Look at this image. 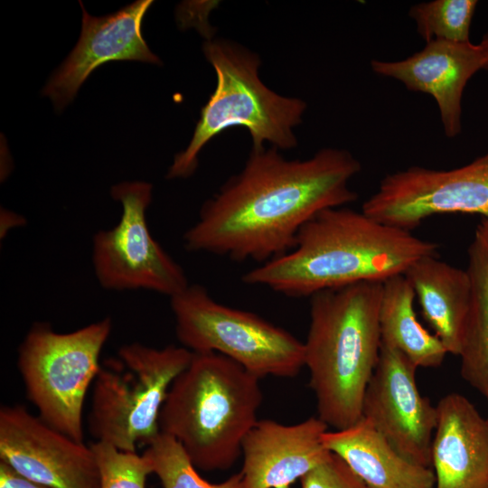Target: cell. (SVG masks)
Masks as SVG:
<instances>
[{"mask_svg":"<svg viewBox=\"0 0 488 488\" xmlns=\"http://www.w3.org/2000/svg\"><path fill=\"white\" fill-rule=\"evenodd\" d=\"M361 170L341 148H322L305 160L286 159L274 146L251 148L243 169L202 204L183 245L236 261L281 257L318 213L357 200L349 183Z\"/></svg>","mask_w":488,"mask_h":488,"instance_id":"1","label":"cell"},{"mask_svg":"<svg viewBox=\"0 0 488 488\" xmlns=\"http://www.w3.org/2000/svg\"><path fill=\"white\" fill-rule=\"evenodd\" d=\"M438 245L349 208L324 210L299 231L295 248L248 271L242 281L291 297L404 275Z\"/></svg>","mask_w":488,"mask_h":488,"instance_id":"2","label":"cell"},{"mask_svg":"<svg viewBox=\"0 0 488 488\" xmlns=\"http://www.w3.org/2000/svg\"><path fill=\"white\" fill-rule=\"evenodd\" d=\"M382 287L383 282L364 281L310 296L305 366L318 418L336 430L362 417L365 390L381 345Z\"/></svg>","mask_w":488,"mask_h":488,"instance_id":"3","label":"cell"},{"mask_svg":"<svg viewBox=\"0 0 488 488\" xmlns=\"http://www.w3.org/2000/svg\"><path fill=\"white\" fill-rule=\"evenodd\" d=\"M259 378L215 352H192L172 383L159 416L160 431L180 443L193 465L226 471L241 455L258 420Z\"/></svg>","mask_w":488,"mask_h":488,"instance_id":"4","label":"cell"},{"mask_svg":"<svg viewBox=\"0 0 488 488\" xmlns=\"http://www.w3.org/2000/svg\"><path fill=\"white\" fill-rule=\"evenodd\" d=\"M202 50L216 72V88L202 108L189 145L174 156L166 177H190L203 146L232 127L249 131L252 148L264 147L265 142L279 150L296 147L294 128L302 122L306 103L267 88L258 73L261 61L248 48L230 40L208 39Z\"/></svg>","mask_w":488,"mask_h":488,"instance_id":"5","label":"cell"},{"mask_svg":"<svg viewBox=\"0 0 488 488\" xmlns=\"http://www.w3.org/2000/svg\"><path fill=\"white\" fill-rule=\"evenodd\" d=\"M192 358L182 345L121 346L117 359L101 364L94 380L89 434L122 451L147 446L161 433L159 416L169 389Z\"/></svg>","mask_w":488,"mask_h":488,"instance_id":"6","label":"cell"},{"mask_svg":"<svg viewBox=\"0 0 488 488\" xmlns=\"http://www.w3.org/2000/svg\"><path fill=\"white\" fill-rule=\"evenodd\" d=\"M111 330L109 317L65 333L35 323L18 347L17 368L28 399L45 423L77 442H83L84 401Z\"/></svg>","mask_w":488,"mask_h":488,"instance_id":"7","label":"cell"},{"mask_svg":"<svg viewBox=\"0 0 488 488\" xmlns=\"http://www.w3.org/2000/svg\"><path fill=\"white\" fill-rule=\"evenodd\" d=\"M170 299L177 339L191 352L219 353L259 379L293 378L305 367L304 343L256 314L218 303L202 286Z\"/></svg>","mask_w":488,"mask_h":488,"instance_id":"8","label":"cell"},{"mask_svg":"<svg viewBox=\"0 0 488 488\" xmlns=\"http://www.w3.org/2000/svg\"><path fill=\"white\" fill-rule=\"evenodd\" d=\"M121 203L117 224L97 232L92 264L97 280L108 290H149L172 297L188 286L182 267L153 238L146 221L152 184L124 182L111 187Z\"/></svg>","mask_w":488,"mask_h":488,"instance_id":"9","label":"cell"},{"mask_svg":"<svg viewBox=\"0 0 488 488\" xmlns=\"http://www.w3.org/2000/svg\"><path fill=\"white\" fill-rule=\"evenodd\" d=\"M361 211L381 223L409 231L436 214L488 218V152L459 168L412 166L388 174Z\"/></svg>","mask_w":488,"mask_h":488,"instance_id":"10","label":"cell"},{"mask_svg":"<svg viewBox=\"0 0 488 488\" xmlns=\"http://www.w3.org/2000/svg\"><path fill=\"white\" fill-rule=\"evenodd\" d=\"M0 461L50 488H100L94 453L23 405L0 408Z\"/></svg>","mask_w":488,"mask_h":488,"instance_id":"11","label":"cell"},{"mask_svg":"<svg viewBox=\"0 0 488 488\" xmlns=\"http://www.w3.org/2000/svg\"><path fill=\"white\" fill-rule=\"evenodd\" d=\"M417 369L399 351L381 343L365 390L362 417L403 456L430 467L437 410L420 394Z\"/></svg>","mask_w":488,"mask_h":488,"instance_id":"12","label":"cell"},{"mask_svg":"<svg viewBox=\"0 0 488 488\" xmlns=\"http://www.w3.org/2000/svg\"><path fill=\"white\" fill-rule=\"evenodd\" d=\"M80 3L82 8L80 39L42 89L56 110L68 105L89 74L103 63L139 61L162 64L148 48L141 30L144 15L153 1L138 0L102 17L89 15Z\"/></svg>","mask_w":488,"mask_h":488,"instance_id":"13","label":"cell"},{"mask_svg":"<svg viewBox=\"0 0 488 488\" xmlns=\"http://www.w3.org/2000/svg\"><path fill=\"white\" fill-rule=\"evenodd\" d=\"M371 65L375 73L395 79L409 90L431 95L445 134L455 137L462 130L465 85L479 70L488 69V37L478 44L436 40L407 59L373 60Z\"/></svg>","mask_w":488,"mask_h":488,"instance_id":"14","label":"cell"},{"mask_svg":"<svg viewBox=\"0 0 488 488\" xmlns=\"http://www.w3.org/2000/svg\"><path fill=\"white\" fill-rule=\"evenodd\" d=\"M327 427L318 417L293 425L258 420L241 445L242 488H290L330 456Z\"/></svg>","mask_w":488,"mask_h":488,"instance_id":"15","label":"cell"},{"mask_svg":"<svg viewBox=\"0 0 488 488\" xmlns=\"http://www.w3.org/2000/svg\"><path fill=\"white\" fill-rule=\"evenodd\" d=\"M431 445L435 488H488V421L463 395L436 405Z\"/></svg>","mask_w":488,"mask_h":488,"instance_id":"16","label":"cell"},{"mask_svg":"<svg viewBox=\"0 0 488 488\" xmlns=\"http://www.w3.org/2000/svg\"><path fill=\"white\" fill-rule=\"evenodd\" d=\"M322 439L370 488H435L434 471L403 456L364 417Z\"/></svg>","mask_w":488,"mask_h":488,"instance_id":"17","label":"cell"},{"mask_svg":"<svg viewBox=\"0 0 488 488\" xmlns=\"http://www.w3.org/2000/svg\"><path fill=\"white\" fill-rule=\"evenodd\" d=\"M404 276L413 287L424 319L448 353L459 355L472 303L468 271L427 256Z\"/></svg>","mask_w":488,"mask_h":488,"instance_id":"18","label":"cell"},{"mask_svg":"<svg viewBox=\"0 0 488 488\" xmlns=\"http://www.w3.org/2000/svg\"><path fill=\"white\" fill-rule=\"evenodd\" d=\"M415 297L404 275L383 282L379 314L381 343L399 351L417 368H435L448 352L439 338L418 320Z\"/></svg>","mask_w":488,"mask_h":488,"instance_id":"19","label":"cell"},{"mask_svg":"<svg viewBox=\"0 0 488 488\" xmlns=\"http://www.w3.org/2000/svg\"><path fill=\"white\" fill-rule=\"evenodd\" d=\"M467 254L472 303L458 355L460 371L463 379L485 399L488 407V256L476 239Z\"/></svg>","mask_w":488,"mask_h":488,"instance_id":"20","label":"cell"},{"mask_svg":"<svg viewBox=\"0 0 488 488\" xmlns=\"http://www.w3.org/2000/svg\"><path fill=\"white\" fill-rule=\"evenodd\" d=\"M143 455L150 462L153 474L157 475L163 488H242L240 472L217 483L203 479L180 443L162 432Z\"/></svg>","mask_w":488,"mask_h":488,"instance_id":"21","label":"cell"},{"mask_svg":"<svg viewBox=\"0 0 488 488\" xmlns=\"http://www.w3.org/2000/svg\"><path fill=\"white\" fill-rule=\"evenodd\" d=\"M477 4L475 0H434L413 5L409 15L426 42H467Z\"/></svg>","mask_w":488,"mask_h":488,"instance_id":"22","label":"cell"},{"mask_svg":"<svg viewBox=\"0 0 488 488\" xmlns=\"http://www.w3.org/2000/svg\"><path fill=\"white\" fill-rule=\"evenodd\" d=\"M99 473L100 488H145L152 465L144 455L122 451L106 442L90 445Z\"/></svg>","mask_w":488,"mask_h":488,"instance_id":"23","label":"cell"},{"mask_svg":"<svg viewBox=\"0 0 488 488\" xmlns=\"http://www.w3.org/2000/svg\"><path fill=\"white\" fill-rule=\"evenodd\" d=\"M300 482L301 488H370L343 459L333 453Z\"/></svg>","mask_w":488,"mask_h":488,"instance_id":"24","label":"cell"},{"mask_svg":"<svg viewBox=\"0 0 488 488\" xmlns=\"http://www.w3.org/2000/svg\"><path fill=\"white\" fill-rule=\"evenodd\" d=\"M0 488H50L31 481L0 461Z\"/></svg>","mask_w":488,"mask_h":488,"instance_id":"25","label":"cell"},{"mask_svg":"<svg viewBox=\"0 0 488 488\" xmlns=\"http://www.w3.org/2000/svg\"><path fill=\"white\" fill-rule=\"evenodd\" d=\"M1 225H0V236L1 239L5 238L8 230L15 227L23 226L25 223V219L14 212H12L6 209H1Z\"/></svg>","mask_w":488,"mask_h":488,"instance_id":"26","label":"cell"},{"mask_svg":"<svg viewBox=\"0 0 488 488\" xmlns=\"http://www.w3.org/2000/svg\"><path fill=\"white\" fill-rule=\"evenodd\" d=\"M474 238L478 239L488 256V218H482L476 227Z\"/></svg>","mask_w":488,"mask_h":488,"instance_id":"27","label":"cell"}]
</instances>
